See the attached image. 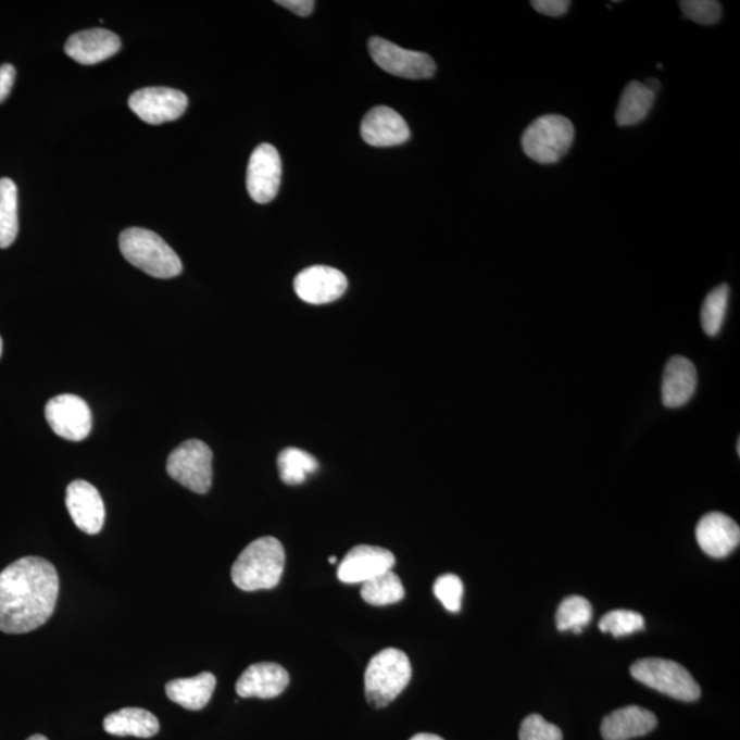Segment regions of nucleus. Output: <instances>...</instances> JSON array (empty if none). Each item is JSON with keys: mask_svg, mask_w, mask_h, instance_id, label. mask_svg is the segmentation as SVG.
<instances>
[{"mask_svg": "<svg viewBox=\"0 0 740 740\" xmlns=\"http://www.w3.org/2000/svg\"><path fill=\"white\" fill-rule=\"evenodd\" d=\"M60 594L55 566L41 557H24L0 572V631L26 634L49 620Z\"/></svg>", "mask_w": 740, "mask_h": 740, "instance_id": "nucleus-1", "label": "nucleus"}, {"mask_svg": "<svg viewBox=\"0 0 740 740\" xmlns=\"http://www.w3.org/2000/svg\"><path fill=\"white\" fill-rule=\"evenodd\" d=\"M286 551L273 537L254 540L241 551L233 566V581L243 591L272 590L285 572Z\"/></svg>", "mask_w": 740, "mask_h": 740, "instance_id": "nucleus-2", "label": "nucleus"}, {"mask_svg": "<svg viewBox=\"0 0 740 740\" xmlns=\"http://www.w3.org/2000/svg\"><path fill=\"white\" fill-rule=\"evenodd\" d=\"M124 259L156 279H172L183 272L181 260L160 235L145 228H128L120 235Z\"/></svg>", "mask_w": 740, "mask_h": 740, "instance_id": "nucleus-3", "label": "nucleus"}, {"mask_svg": "<svg viewBox=\"0 0 740 740\" xmlns=\"http://www.w3.org/2000/svg\"><path fill=\"white\" fill-rule=\"evenodd\" d=\"M412 679L411 661L402 650L385 649L377 653L365 672V695L371 706L386 707L397 700Z\"/></svg>", "mask_w": 740, "mask_h": 740, "instance_id": "nucleus-4", "label": "nucleus"}, {"mask_svg": "<svg viewBox=\"0 0 740 740\" xmlns=\"http://www.w3.org/2000/svg\"><path fill=\"white\" fill-rule=\"evenodd\" d=\"M575 139L574 124L564 115L545 114L524 130L522 146L538 164H555L569 151Z\"/></svg>", "mask_w": 740, "mask_h": 740, "instance_id": "nucleus-5", "label": "nucleus"}, {"mask_svg": "<svg viewBox=\"0 0 740 740\" xmlns=\"http://www.w3.org/2000/svg\"><path fill=\"white\" fill-rule=\"evenodd\" d=\"M635 680L683 702H694L701 689L683 665L664 659H642L631 666Z\"/></svg>", "mask_w": 740, "mask_h": 740, "instance_id": "nucleus-6", "label": "nucleus"}, {"mask_svg": "<svg viewBox=\"0 0 740 740\" xmlns=\"http://www.w3.org/2000/svg\"><path fill=\"white\" fill-rule=\"evenodd\" d=\"M167 475L188 490L206 493L213 482V453L201 440H187L173 450L166 464Z\"/></svg>", "mask_w": 740, "mask_h": 740, "instance_id": "nucleus-7", "label": "nucleus"}, {"mask_svg": "<svg viewBox=\"0 0 740 740\" xmlns=\"http://www.w3.org/2000/svg\"><path fill=\"white\" fill-rule=\"evenodd\" d=\"M367 47L376 65L390 75L423 80L432 77L437 72L432 57L425 52L405 50L381 38H372Z\"/></svg>", "mask_w": 740, "mask_h": 740, "instance_id": "nucleus-8", "label": "nucleus"}, {"mask_svg": "<svg viewBox=\"0 0 740 740\" xmlns=\"http://www.w3.org/2000/svg\"><path fill=\"white\" fill-rule=\"evenodd\" d=\"M46 418L60 438L81 442L91 432L92 413L80 397L64 393L50 399L46 405Z\"/></svg>", "mask_w": 740, "mask_h": 740, "instance_id": "nucleus-9", "label": "nucleus"}, {"mask_svg": "<svg viewBox=\"0 0 740 740\" xmlns=\"http://www.w3.org/2000/svg\"><path fill=\"white\" fill-rule=\"evenodd\" d=\"M128 103L145 123L161 125L180 118L188 108V98L178 89L150 87L134 92Z\"/></svg>", "mask_w": 740, "mask_h": 740, "instance_id": "nucleus-10", "label": "nucleus"}, {"mask_svg": "<svg viewBox=\"0 0 740 740\" xmlns=\"http://www.w3.org/2000/svg\"><path fill=\"white\" fill-rule=\"evenodd\" d=\"M281 159L271 145L256 147L247 166V191L254 202L265 204L279 192L281 183Z\"/></svg>", "mask_w": 740, "mask_h": 740, "instance_id": "nucleus-11", "label": "nucleus"}, {"mask_svg": "<svg viewBox=\"0 0 740 740\" xmlns=\"http://www.w3.org/2000/svg\"><path fill=\"white\" fill-rule=\"evenodd\" d=\"M396 555L377 545L360 544L351 549L339 564L338 577L346 585H359L392 570Z\"/></svg>", "mask_w": 740, "mask_h": 740, "instance_id": "nucleus-12", "label": "nucleus"}, {"mask_svg": "<svg viewBox=\"0 0 740 740\" xmlns=\"http://www.w3.org/2000/svg\"><path fill=\"white\" fill-rule=\"evenodd\" d=\"M348 277L329 266H311L293 280V290L303 302L325 304L338 301L348 290Z\"/></svg>", "mask_w": 740, "mask_h": 740, "instance_id": "nucleus-13", "label": "nucleus"}, {"mask_svg": "<svg viewBox=\"0 0 740 740\" xmlns=\"http://www.w3.org/2000/svg\"><path fill=\"white\" fill-rule=\"evenodd\" d=\"M66 507L76 527L87 535L102 531L106 509L101 493L86 480L72 481L66 488Z\"/></svg>", "mask_w": 740, "mask_h": 740, "instance_id": "nucleus-14", "label": "nucleus"}, {"mask_svg": "<svg viewBox=\"0 0 740 740\" xmlns=\"http://www.w3.org/2000/svg\"><path fill=\"white\" fill-rule=\"evenodd\" d=\"M695 537L708 557L726 559L739 545L740 528L727 514L713 512L700 519Z\"/></svg>", "mask_w": 740, "mask_h": 740, "instance_id": "nucleus-15", "label": "nucleus"}, {"mask_svg": "<svg viewBox=\"0 0 740 740\" xmlns=\"http://www.w3.org/2000/svg\"><path fill=\"white\" fill-rule=\"evenodd\" d=\"M361 136L369 146L396 147L411 138V130L406 121L396 110L377 106L362 120Z\"/></svg>", "mask_w": 740, "mask_h": 740, "instance_id": "nucleus-16", "label": "nucleus"}, {"mask_svg": "<svg viewBox=\"0 0 740 740\" xmlns=\"http://www.w3.org/2000/svg\"><path fill=\"white\" fill-rule=\"evenodd\" d=\"M290 685V675L279 664L260 663L250 665L239 677L236 692L241 698L272 700L283 694Z\"/></svg>", "mask_w": 740, "mask_h": 740, "instance_id": "nucleus-17", "label": "nucleus"}, {"mask_svg": "<svg viewBox=\"0 0 740 740\" xmlns=\"http://www.w3.org/2000/svg\"><path fill=\"white\" fill-rule=\"evenodd\" d=\"M121 40L112 30L93 28L72 35L65 45V52L81 65H97L117 54Z\"/></svg>", "mask_w": 740, "mask_h": 740, "instance_id": "nucleus-18", "label": "nucleus"}, {"mask_svg": "<svg viewBox=\"0 0 740 740\" xmlns=\"http://www.w3.org/2000/svg\"><path fill=\"white\" fill-rule=\"evenodd\" d=\"M698 385L697 367L689 359L672 356L666 362L661 396L664 406L676 409L685 406L694 396Z\"/></svg>", "mask_w": 740, "mask_h": 740, "instance_id": "nucleus-19", "label": "nucleus"}, {"mask_svg": "<svg viewBox=\"0 0 740 740\" xmlns=\"http://www.w3.org/2000/svg\"><path fill=\"white\" fill-rule=\"evenodd\" d=\"M657 724L653 712L631 705L617 708L603 718L601 733L605 740H631L652 732Z\"/></svg>", "mask_w": 740, "mask_h": 740, "instance_id": "nucleus-20", "label": "nucleus"}, {"mask_svg": "<svg viewBox=\"0 0 740 740\" xmlns=\"http://www.w3.org/2000/svg\"><path fill=\"white\" fill-rule=\"evenodd\" d=\"M217 686V679L210 672L188 677V679H176L166 685V695L172 702L177 703L187 711H202L212 700L213 692Z\"/></svg>", "mask_w": 740, "mask_h": 740, "instance_id": "nucleus-21", "label": "nucleus"}, {"mask_svg": "<svg viewBox=\"0 0 740 740\" xmlns=\"http://www.w3.org/2000/svg\"><path fill=\"white\" fill-rule=\"evenodd\" d=\"M103 728L115 737L152 738L160 732V722L151 712L140 707H124L110 713Z\"/></svg>", "mask_w": 740, "mask_h": 740, "instance_id": "nucleus-22", "label": "nucleus"}, {"mask_svg": "<svg viewBox=\"0 0 740 740\" xmlns=\"http://www.w3.org/2000/svg\"><path fill=\"white\" fill-rule=\"evenodd\" d=\"M655 102V93L649 91L643 83L631 81L623 91L616 110V123L620 127H631L648 117Z\"/></svg>", "mask_w": 740, "mask_h": 740, "instance_id": "nucleus-23", "label": "nucleus"}, {"mask_svg": "<svg viewBox=\"0 0 740 740\" xmlns=\"http://www.w3.org/2000/svg\"><path fill=\"white\" fill-rule=\"evenodd\" d=\"M18 235V191L10 178H0V249H9Z\"/></svg>", "mask_w": 740, "mask_h": 740, "instance_id": "nucleus-24", "label": "nucleus"}, {"mask_svg": "<svg viewBox=\"0 0 740 740\" xmlns=\"http://www.w3.org/2000/svg\"><path fill=\"white\" fill-rule=\"evenodd\" d=\"M361 597L372 606H387L398 603L405 598V587L392 570L386 572L369 581L364 582Z\"/></svg>", "mask_w": 740, "mask_h": 740, "instance_id": "nucleus-25", "label": "nucleus"}, {"mask_svg": "<svg viewBox=\"0 0 740 740\" xmlns=\"http://www.w3.org/2000/svg\"><path fill=\"white\" fill-rule=\"evenodd\" d=\"M277 465H279L281 481L288 486L302 485L309 475H313L318 469L317 460L306 451L297 448L283 450Z\"/></svg>", "mask_w": 740, "mask_h": 740, "instance_id": "nucleus-26", "label": "nucleus"}, {"mask_svg": "<svg viewBox=\"0 0 740 740\" xmlns=\"http://www.w3.org/2000/svg\"><path fill=\"white\" fill-rule=\"evenodd\" d=\"M591 618V603L586 598L572 595L561 602L555 622L560 631L581 634L582 628L589 626Z\"/></svg>", "mask_w": 740, "mask_h": 740, "instance_id": "nucleus-27", "label": "nucleus"}, {"mask_svg": "<svg viewBox=\"0 0 740 740\" xmlns=\"http://www.w3.org/2000/svg\"><path fill=\"white\" fill-rule=\"evenodd\" d=\"M729 298V287L722 285L707 293L701 309L702 328L708 336L720 333L726 318Z\"/></svg>", "mask_w": 740, "mask_h": 740, "instance_id": "nucleus-28", "label": "nucleus"}, {"mask_svg": "<svg viewBox=\"0 0 740 740\" xmlns=\"http://www.w3.org/2000/svg\"><path fill=\"white\" fill-rule=\"evenodd\" d=\"M600 629L602 632L612 634L616 638L626 637V635L642 631L644 618L638 612L613 611L601 618Z\"/></svg>", "mask_w": 740, "mask_h": 740, "instance_id": "nucleus-29", "label": "nucleus"}, {"mask_svg": "<svg viewBox=\"0 0 740 740\" xmlns=\"http://www.w3.org/2000/svg\"><path fill=\"white\" fill-rule=\"evenodd\" d=\"M435 595L442 605L451 613H459L464 597V585L459 576L443 575L438 577L434 586Z\"/></svg>", "mask_w": 740, "mask_h": 740, "instance_id": "nucleus-30", "label": "nucleus"}, {"mask_svg": "<svg viewBox=\"0 0 740 740\" xmlns=\"http://www.w3.org/2000/svg\"><path fill=\"white\" fill-rule=\"evenodd\" d=\"M680 8L687 18L702 25L716 24L723 15L722 4L716 0H683Z\"/></svg>", "mask_w": 740, "mask_h": 740, "instance_id": "nucleus-31", "label": "nucleus"}, {"mask_svg": "<svg viewBox=\"0 0 740 740\" xmlns=\"http://www.w3.org/2000/svg\"><path fill=\"white\" fill-rule=\"evenodd\" d=\"M519 740H563V731L540 715H531L519 728Z\"/></svg>", "mask_w": 740, "mask_h": 740, "instance_id": "nucleus-32", "label": "nucleus"}, {"mask_svg": "<svg viewBox=\"0 0 740 740\" xmlns=\"http://www.w3.org/2000/svg\"><path fill=\"white\" fill-rule=\"evenodd\" d=\"M531 4L538 13L549 15V17H561L570 8L568 0H534Z\"/></svg>", "mask_w": 740, "mask_h": 740, "instance_id": "nucleus-33", "label": "nucleus"}, {"mask_svg": "<svg viewBox=\"0 0 740 740\" xmlns=\"http://www.w3.org/2000/svg\"><path fill=\"white\" fill-rule=\"evenodd\" d=\"M15 76H17V72L12 64L0 66V103L7 101L10 92H12Z\"/></svg>", "mask_w": 740, "mask_h": 740, "instance_id": "nucleus-34", "label": "nucleus"}, {"mask_svg": "<svg viewBox=\"0 0 740 740\" xmlns=\"http://www.w3.org/2000/svg\"><path fill=\"white\" fill-rule=\"evenodd\" d=\"M277 4L280 7L291 10L292 13L301 15V17H308L313 13L316 3L313 0H279Z\"/></svg>", "mask_w": 740, "mask_h": 740, "instance_id": "nucleus-35", "label": "nucleus"}, {"mask_svg": "<svg viewBox=\"0 0 740 740\" xmlns=\"http://www.w3.org/2000/svg\"><path fill=\"white\" fill-rule=\"evenodd\" d=\"M644 87L648 88L649 91L657 93L660 91V81L655 80V78H649V80L645 81Z\"/></svg>", "mask_w": 740, "mask_h": 740, "instance_id": "nucleus-36", "label": "nucleus"}, {"mask_svg": "<svg viewBox=\"0 0 740 740\" xmlns=\"http://www.w3.org/2000/svg\"><path fill=\"white\" fill-rule=\"evenodd\" d=\"M411 740H444L434 733H417Z\"/></svg>", "mask_w": 740, "mask_h": 740, "instance_id": "nucleus-37", "label": "nucleus"}, {"mask_svg": "<svg viewBox=\"0 0 740 740\" xmlns=\"http://www.w3.org/2000/svg\"><path fill=\"white\" fill-rule=\"evenodd\" d=\"M26 740H49V739H47V738L45 737V735L38 733V735H33V737H30V738H28V739H26Z\"/></svg>", "mask_w": 740, "mask_h": 740, "instance_id": "nucleus-38", "label": "nucleus"}, {"mask_svg": "<svg viewBox=\"0 0 740 740\" xmlns=\"http://www.w3.org/2000/svg\"><path fill=\"white\" fill-rule=\"evenodd\" d=\"M329 563H330V564H336V563H338V560H336L335 555H330V557H329Z\"/></svg>", "mask_w": 740, "mask_h": 740, "instance_id": "nucleus-39", "label": "nucleus"}, {"mask_svg": "<svg viewBox=\"0 0 740 740\" xmlns=\"http://www.w3.org/2000/svg\"><path fill=\"white\" fill-rule=\"evenodd\" d=\"M2 350H3V342H2V338H0V355H2Z\"/></svg>", "mask_w": 740, "mask_h": 740, "instance_id": "nucleus-40", "label": "nucleus"}, {"mask_svg": "<svg viewBox=\"0 0 740 740\" xmlns=\"http://www.w3.org/2000/svg\"><path fill=\"white\" fill-rule=\"evenodd\" d=\"M737 451H738V454H740V442H739V440H738V443H737Z\"/></svg>", "mask_w": 740, "mask_h": 740, "instance_id": "nucleus-41", "label": "nucleus"}]
</instances>
